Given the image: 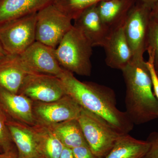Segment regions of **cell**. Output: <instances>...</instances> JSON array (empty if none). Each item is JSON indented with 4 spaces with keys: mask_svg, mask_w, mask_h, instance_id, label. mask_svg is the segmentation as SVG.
<instances>
[{
    "mask_svg": "<svg viewBox=\"0 0 158 158\" xmlns=\"http://www.w3.org/2000/svg\"><path fill=\"white\" fill-rule=\"evenodd\" d=\"M65 94L82 108L99 115L118 131L129 134L134 123L125 112L117 107L116 95L112 88L93 82H81L64 69L59 77Z\"/></svg>",
    "mask_w": 158,
    "mask_h": 158,
    "instance_id": "obj_1",
    "label": "cell"
},
{
    "mask_svg": "<svg viewBox=\"0 0 158 158\" xmlns=\"http://www.w3.org/2000/svg\"><path fill=\"white\" fill-rule=\"evenodd\" d=\"M121 71L126 88L125 112L132 122L143 124L158 118V101L144 59L133 58Z\"/></svg>",
    "mask_w": 158,
    "mask_h": 158,
    "instance_id": "obj_2",
    "label": "cell"
},
{
    "mask_svg": "<svg viewBox=\"0 0 158 158\" xmlns=\"http://www.w3.org/2000/svg\"><path fill=\"white\" fill-rule=\"evenodd\" d=\"M92 48L88 40L73 26L55 49V53L62 68L79 75L90 76Z\"/></svg>",
    "mask_w": 158,
    "mask_h": 158,
    "instance_id": "obj_3",
    "label": "cell"
},
{
    "mask_svg": "<svg viewBox=\"0 0 158 158\" xmlns=\"http://www.w3.org/2000/svg\"><path fill=\"white\" fill-rule=\"evenodd\" d=\"M77 120L88 146L99 158L107 155L117 139L124 134L101 116L83 108Z\"/></svg>",
    "mask_w": 158,
    "mask_h": 158,
    "instance_id": "obj_4",
    "label": "cell"
},
{
    "mask_svg": "<svg viewBox=\"0 0 158 158\" xmlns=\"http://www.w3.org/2000/svg\"><path fill=\"white\" fill-rule=\"evenodd\" d=\"M37 13L0 26V42L9 55H20L36 41Z\"/></svg>",
    "mask_w": 158,
    "mask_h": 158,
    "instance_id": "obj_5",
    "label": "cell"
},
{
    "mask_svg": "<svg viewBox=\"0 0 158 158\" xmlns=\"http://www.w3.org/2000/svg\"><path fill=\"white\" fill-rule=\"evenodd\" d=\"M72 20L53 4L38 11L36 24V41L56 49L72 27Z\"/></svg>",
    "mask_w": 158,
    "mask_h": 158,
    "instance_id": "obj_6",
    "label": "cell"
},
{
    "mask_svg": "<svg viewBox=\"0 0 158 158\" xmlns=\"http://www.w3.org/2000/svg\"><path fill=\"white\" fill-rule=\"evenodd\" d=\"M151 8V6L141 2L135 4L125 21L123 25L125 36L134 59H144Z\"/></svg>",
    "mask_w": 158,
    "mask_h": 158,
    "instance_id": "obj_7",
    "label": "cell"
},
{
    "mask_svg": "<svg viewBox=\"0 0 158 158\" xmlns=\"http://www.w3.org/2000/svg\"><path fill=\"white\" fill-rule=\"evenodd\" d=\"M34 102H50L66 95L58 77L44 74H28L18 93Z\"/></svg>",
    "mask_w": 158,
    "mask_h": 158,
    "instance_id": "obj_8",
    "label": "cell"
},
{
    "mask_svg": "<svg viewBox=\"0 0 158 158\" xmlns=\"http://www.w3.org/2000/svg\"><path fill=\"white\" fill-rule=\"evenodd\" d=\"M82 110L81 107L67 94L55 101L33 102V111L36 121L46 125L77 119Z\"/></svg>",
    "mask_w": 158,
    "mask_h": 158,
    "instance_id": "obj_9",
    "label": "cell"
},
{
    "mask_svg": "<svg viewBox=\"0 0 158 158\" xmlns=\"http://www.w3.org/2000/svg\"><path fill=\"white\" fill-rule=\"evenodd\" d=\"M29 73L44 74L59 77L64 69L59 65L55 49L35 41L19 55Z\"/></svg>",
    "mask_w": 158,
    "mask_h": 158,
    "instance_id": "obj_10",
    "label": "cell"
},
{
    "mask_svg": "<svg viewBox=\"0 0 158 158\" xmlns=\"http://www.w3.org/2000/svg\"><path fill=\"white\" fill-rule=\"evenodd\" d=\"M34 101L24 95L0 88V107L8 119L32 126L37 123L33 111Z\"/></svg>",
    "mask_w": 158,
    "mask_h": 158,
    "instance_id": "obj_11",
    "label": "cell"
},
{
    "mask_svg": "<svg viewBox=\"0 0 158 158\" xmlns=\"http://www.w3.org/2000/svg\"><path fill=\"white\" fill-rule=\"evenodd\" d=\"M97 4L88 7L74 19L73 26L81 31L94 47H103L112 31L102 21Z\"/></svg>",
    "mask_w": 158,
    "mask_h": 158,
    "instance_id": "obj_12",
    "label": "cell"
},
{
    "mask_svg": "<svg viewBox=\"0 0 158 158\" xmlns=\"http://www.w3.org/2000/svg\"><path fill=\"white\" fill-rule=\"evenodd\" d=\"M103 48L106 53V64L110 68L122 70L133 59L123 26L112 31Z\"/></svg>",
    "mask_w": 158,
    "mask_h": 158,
    "instance_id": "obj_13",
    "label": "cell"
},
{
    "mask_svg": "<svg viewBox=\"0 0 158 158\" xmlns=\"http://www.w3.org/2000/svg\"><path fill=\"white\" fill-rule=\"evenodd\" d=\"M56 0H0V26L37 13Z\"/></svg>",
    "mask_w": 158,
    "mask_h": 158,
    "instance_id": "obj_14",
    "label": "cell"
},
{
    "mask_svg": "<svg viewBox=\"0 0 158 158\" xmlns=\"http://www.w3.org/2000/svg\"><path fill=\"white\" fill-rule=\"evenodd\" d=\"M7 125L17 150L18 158L44 157L40 152L31 126L7 119Z\"/></svg>",
    "mask_w": 158,
    "mask_h": 158,
    "instance_id": "obj_15",
    "label": "cell"
},
{
    "mask_svg": "<svg viewBox=\"0 0 158 158\" xmlns=\"http://www.w3.org/2000/svg\"><path fill=\"white\" fill-rule=\"evenodd\" d=\"M29 73L19 55H8L0 60V88L18 94Z\"/></svg>",
    "mask_w": 158,
    "mask_h": 158,
    "instance_id": "obj_16",
    "label": "cell"
},
{
    "mask_svg": "<svg viewBox=\"0 0 158 158\" xmlns=\"http://www.w3.org/2000/svg\"><path fill=\"white\" fill-rule=\"evenodd\" d=\"M134 0H103L98 3L102 21L111 31L123 26Z\"/></svg>",
    "mask_w": 158,
    "mask_h": 158,
    "instance_id": "obj_17",
    "label": "cell"
},
{
    "mask_svg": "<svg viewBox=\"0 0 158 158\" xmlns=\"http://www.w3.org/2000/svg\"><path fill=\"white\" fill-rule=\"evenodd\" d=\"M149 148L147 140H138L128 134H123L104 158H144Z\"/></svg>",
    "mask_w": 158,
    "mask_h": 158,
    "instance_id": "obj_18",
    "label": "cell"
},
{
    "mask_svg": "<svg viewBox=\"0 0 158 158\" xmlns=\"http://www.w3.org/2000/svg\"><path fill=\"white\" fill-rule=\"evenodd\" d=\"M31 127L42 156L46 158H60L65 146L51 128L38 123Z\"/></svg>",
    "mask_w": 158,
    "mask_h": 158,
    "instance_id": "obj_19",
    "label": "cell"
},
{
    "mask_svg": "<svg viewBox=\"0 0 158 158\" xmlns=\"http://www.w3.org/2000/svg\"><path fill=\"white\" fill-rule=\"evenodd\" d=\"M48 126L65 147L72 149L88 145L77 119Z\"/></svg>",
    "mask_w": 158,
    "mask_h": 158,
    "instance_id": "obj_20",
    "label": "cell"
},
{
    "mask_svg": "<svg viewBox=\"0 0 158 158\" xmlns=\"http://www.w3.org/2000/svg\"><path fill=\"white\" fill-rule=\"evenodd\" d=\"M103 0H56L54 6L72 20L88 7Z\"/></svg>",
    "mask_w": 158,
    "mask_h": 158,
    "instance_id": "obj_21",
    "label": "cell"
},
{
    "mask_svg": "<svg viewBox=\"0 0 158 158\" xmlns=\"http://www.w3.org/2000/svg\"><path fill=\"white\" fill-rule=\"evenodd\" d=\"M150 51L153 55L154 65L158 70V21L151 17L147 40L146 51Z\"/></svg>",
    "mask_w": 158,
    "mask_h": 158,
    "instance_id": "obj_22",
    "label": "cell"
},
{
    "mask_svg": "<svg viewBox=\"0 0 158 158\" xmlns=\"http://www.w3.org/2000/svg\"><path fill=\"white\" fill-rule=\"evenodd\" d=\"M8 118L0 107V152L16 148L7 125Z\"/></svg>",
    "mask_w": 158,
    "mask_h": 158,
    "instance_id": "obj_23",
    "label": "cell"
},
{
    "mask_svg": "<svg viewBox=\"0 0 158 158\" xmlns=\"http://www.w3.org/2000/svg\"><path fill=\"white\" fill-rule=\"evenodd\" d=\"M147 52L148 53V60L146 61V64L151 76L154 93L158 101V77L154 65L153 55L151 51H148Z\"/></svg>",
    "mask_w": 158,
    "mask_h": 158,
    "instance_id": "obj_24",
    "label": "cell"
},
{
    "mask_svg": "<svg viewBox=\"0 0 158 158\" xmlns=\"http://www.w3.org/2000/svg\"><path fill=\"white\" fill-rule=\"evenodd\" d=\"M147 141L149 143L150 148L144 158H158V132L151 133Z\"/></svg>",
    "mask_w": 158,
    "mask_h": 158,
    "instance_id": "obj_25",
    "label": "cell"
},
{
    "mask_svg": "<svg viewBox=\"0 0 158 158\" xmlns=\"http://www.w3.org/2000/svg\"><path fill=\"white\" fill-rule=\"evenodd\" d=\"M74 158H99L87 145H83L72 149Z\"/></svg>",
    "mask_w": 158,
    "mask_h": 158,
    "instance_id": "obj_26",
    "label": "cell"
},
{
    "mask_svg": "<svg viewBox=\"0 0 158 158\" xmlns=\"http://www.w3.org/2000/svg\"><path fill=\"white\" fill-rule=\"evenodd\" d=\"M0 158H18L16 148L6 152H0Z\"/></svg>",
    "mask_w": 158,
    "mask_h": 158,
    "instance_id": "obj_27",
    "label": "cell"
},
{
    "mask_svg": "<svg viewBox=\"0 0 158 158\" xmlns=\"http://www.w3.org/2000/svg\"><path fill=\"white\" fill-rule=\"evenodd\" d=\"M151 17L158 21V0L152 7Z\"/></svg>",
    "mask_w": 158,
    "mask_h": 158,
    "instance_id": "obj_28",
    "label": "cell"
},
{
    "mask_svg": "<svg viewBox=\"0 0 158 158\" xmlns=\"http://www.w3.org/2000/svg\"><path fill=\"white\" fill-rule=\"evenodd\" d=\"M60 158H74L72 150L68 148L64 147Z\"/></svg>",
    "mask_w": 158,
    "mask_h": 158,
    "instance_id": "obj_29",
    "label": "cell"
},
{
    "mask_svg": "<svg viewBox=\"0 0 158 158\" xmlns=\"http://www.w3.org/2000/svg\"><path fill=\"white\" fill-rule=\"evenodd\" d=\"M9 54L7 53V52L3 48L2 45L0 42V60L5 58Z\"/></svg>",
    "mask_w": 158,
    "mask_h": 158,
    "instance_id": "obj_30",
    "label": "cell"
},
{
    "mask_svg": "<svg viewBox=\"0 0 158 158\" xmlns=\"http://www.w3.org/2000/svg\"><path fill=\"white\" fill-rule=\"evenodd\" d=\"M140 2L147 4L152 7L153 5L158 1V0H138Z\"/></svg>",
    "mask_w": 158,
    "mask_h": 158,
    "instance_id": "obj_31",
    "label": "cell"
},
{
    "mask_svg": "<svg viewBox=\"0 0 158 158\" xmlns=\"http://www.w3.org/2000/svg\"><path fill=\"white\" fill-rule=\"evenodd\" d=\"M156 72L157 75L158 77V70H156Z\"/></svg>",
    "mask_w": 158,
    "mask_h": 158,
    "instance_id": "obj_32",
    "label": "cell"
},
{
    "mask_svg": "<svg viewBox=\"0 0 158 158\" xmlns=\"http://www.w3.org/2000/svg\"><path fill=\"white\" fill-rule=\"evenodd\" d=\"M45 158V157H41V158Z\"/></svg>",
    "mask_w": 158,
    "mask_h": 158,
    "instance_id": "obj_33",
    "label": "cell"
}]
</instances>
